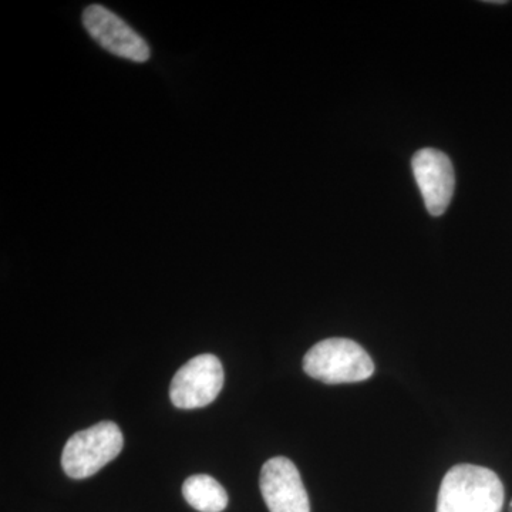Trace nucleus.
<instances>
[{
	"label": "nucleus",
	"instance_id": "nucleus-1",
	"mask_svg": "<svg viewBox=\"0 0 512 512\" xmlns=\"http://www.w3.org/2000/svg\"><path fill=\"white\" fill-rule=\"evenodd\" d=\"M504 485L490 468L460 464L444 477L437 512H501Z\"/></svg>",
	"mask_w": 512,
	"mask_h": 512
},
{
	"label": "nucleus",
	"instance_id": "nucleus-2",
	"mask_svg": "<svg viewBox=\"0 0 512 512\" xmlns=\"http://www.w3.org/2000/svg\"><path fill=\"white\" fill-rule=\"evenodd\" d=\"M303 370L326 384L357 383L373 376L375 363L353 340L330 338L309 349L303 357Z\"/></svg>",
	"mask_w": 512,
	"mask_h": 512
},
{
	"label": "nucleus",
	"instance_id": "nucleus-3",
	"mask_svg": "<svg viewBox=\"0 0 512 512\" xmlns=\"http://www.w3.org/2000/svg\"><path fill=\"white\" fill-rule=\"evenodd\" d=\"M123 433L113 421H101L79 431L63 448L64 473L74 480L92 477L123 450Z\"/></svg>",
	"mask_w": 512,
	"mask_h": 512
},
{
	"label": "nucleus",
	"instance_id": "nucleus-4",
	"mask_svg": "<svg viewBox=\"0 0 512 512\" xmlns=\"http://www.w3.org/2000/svg\"><path fill=\"white\" fill-rule=\"evenodd\" d=\"M224 387V367L217 356L192 357L173 377L170 399L178 409L192 410L208 406Z\"/></svg>",
	"mask_w": 512,
	"mask_h": 512
},
{
	"label": "nucleus",
	"instance_id": "nucleus-5",
	"mask_svg": "<svg viewBox=\"0 0 512 512\" xmlns=\"http://www.w3.org/2000/svg\"><path fill=\"white\" fill-rule=\"evenodd\" d=\"M83 25L87 33L111 55L137 63L150 59L151 50L146 40L104 6H87L83 12Z\"/></svg>",
	"mask_w": 512,
	"mask_h": 512
},
{
	"label": "nucleus",
	"instance_id": "nucleus-6",
	"mask_svg": "<svg viewBox=\"0 0 512 512\" xmlns=\"http://www.w3.org/2000/svg\"><path fill=\"white\" fill-rule=\"evenodd\" d=\"M259 487L271 512H311L301 474L288 458L275 457L266 461L259 477Z\"/></svg>",
	"mask_w": 512,
	"mask_h": 512
},
{
	"label": "nucleus",
	"instance_id": "nucleus-7",
	"mask_svg": "<svg viewBox=\"0 0 512 512\" xmlns=\"http://www.w3.org/2000/svg\"><path fill=\"white\" fill-rule=\"evenodd\" d=\"M412 168L427 211L440 217L447 211L456 187L450 158L434 148H424L414 154Z\"/></svg>",
	"mask_w": 512,
	"mask_h": 512
},
{
	"label": "nucleus",
	"instance_id": "nucleus-8",
	"mask_svg": "<svg viewBox=\"0 0 512 512\" xmlns=\"http://www.w3.org/2000/svg\"><path fill=\"white\" fill-rule=\"evenodd\" d=\"M183 495L192 508L200 512H222L228 505V494L215 478L195 474L184 481Z\"/></svg>",
	"mask_w": 512,
	"mask_h": 512
},
{
	"label": "nucleus",
	"instance_id": "nucleus-9",
	"mask_svg": "<svg viewBox=\"0 0 512 512\" xmlns=\"http://www.w3.org/2000/svg\"><path fill=\"white\" fill-rule=\"evenodd\" d=\"M510 508H511V512H512V501H511V504H510Z\"/></svg>",
	"mask_w": 512,
	"mask_h": 512
}]
</instances>
